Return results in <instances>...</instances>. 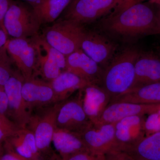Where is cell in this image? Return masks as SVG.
Segmentation results:
<instances>
[{
  "label": "cell",
  "mask_w": 160,
  "mask_h": 160,
  "mask_svg": "<svg viewBox=\"0 0 160 160\" xmlns=\"http://www.w3.org/2000/svg\"><path fill=\"white\" fill-rule=\"evenodd\" d=\"M156 14L151 7L142 3L116 13H109L101 20L102 28L107 32L123 37L153 34Z\"/></svg>",
  "instance_id": "obj_1"
},
{
  "label": "cell",
  "mask_w": 160,
  "mask_h": 160,
  "mask_svg": "<svg viewBox=\"0 0 160 160\" xmlns=\"http://www.w3.org/2000/svg\"><path fill=\"white\" fill-rule=\"evenodd\" d=\"M140 53L135 48H128L104 69L100 86L109 94L111 101L131 89L134 80L135 65Z\"/></svg>",
  "instance_id": "obj_2"
},
{
  "label": "cell",
  "mask_w": 160,
  "mask_h": 160,
  "mask_svg": "<svg viewBox=\"0 0 160 160\" xmlns=\"http://www.w3.org/2000/svg\"><path fill=\"white\" fill-rule=\"evenodd\" d=\"M85 31L82 25L62 18L46 28L41 37L50 46L66 56L81 49Z\"/></svg>",
  "instance_id": "obj_3"
},
{
  "label": "cell",
  "mask_w": 160,
  "mask_h": 160,
  "mask_svg": "<svg viewBox=\"0 0 160 160\" xmlns=\"http://www.w3.org/2000/svg\"><path fill=\"white\" fill-rule=\"evenodd\" d=\"M8 35L13 38H29L38 35L41 26L30 9L26 5L12 0L4 21Z\"/></svg>",
  "instance_id": "obj_4"
},
{
  "label": "cell",
  "mask_w": 160,
  "mask_h": 160,
  "mask_svg": "<svg viewBox=\"0 0 160 160\" xmlns=\"http://www.w3.org/2000/svg\"><path fill=\"white\" fill-rule=\"evenodd\" d=\"M123 0H75L66 9L62 18L82 25L109 14Z\"/></svg>",
  "instance_id": "obj_5"
},
{
  "label": "cell",
  "mask_w": 160,
  "mask_h": 160,
  "mask_svg": "<svg viewBox=\"0 0 160 160\" xmlns=\"http://www.w3.org/2000/svg\"><path fill=\"white\" fill-rule=\"evenodd\" d=\"M32 39L37 52L35 75L38 73L45 81L51 82L66 71V56L50 46L41 36H36Z\"/></svg>",
  "instance_id": "obj_6"
},
{
  "label": "cell",
  "mask_w": 160,
  "mask_h": 160,
  "mask_svg": "<svg viewBox=\"0 0 160 160\" xmlns=\"http://www.w3.org/2000/svg\"><path fill=\"white\" fill-rule=\"evenodd\" d=\"M81 90L77 97L61 102L57 114L56 127L80 134L92 124L83 109Z\"/></svg>",
  "instance_id": "obj_7"
},
{
  "label": "cell",
  "mask_w": 160,
  "mask_h": 160,
  "mask_svg": "<svg viewBox=\"0 0 160 160\" xmlns=\"http://www.w3.org/2000/svg\"><path fill=\"white\" fill-rule=\"evenodd\" d=\"M61 102L31 115L27 127L34 135L37 146L41 153L48 151L52 142L56 127L57 114Z\"/></svg>",
  "instance_id": "obj_8"
},
{
  "label": "cell",
  "mask_w": 160,
  "mask_h": 160,
  "mask_svg": "<svg viewBox=\"0 0 160 160\" xmlns=\"http://www.w3.org/2000/svg\"><path fill=\"white\" fill-rule=\"evenodd\" d=\"M23 81L19 72H15L4 86L8 100L7 114L20 129L27 128L31 115L22 93Z\"/></svg>",
  "instance_id": "obj_9"
},
{
  "label": "cell",
  "mask_w": 160,
  "mask_h": 160,
  "mask_svg": "<svg viewBox=\"0 0 160 160\" xmlns=\"http://www.w3.org/2000/svg\"><path fill=\"white\" fill-rule=\"evenodd\" d=\"M7 40L6 49L24 80L35 77L37 62L36 49L31 38Z\"/></svg>",
  "instance_id": "obj_10"
},
{
  "label": "cell",
  "mask_w": 160,
  "mask_h": 160,
  "mask_svg": "<svg viewBox=\"0 0 160 160\" xmlns=\"http://www.w3.org/2000/svg\"><path fill=\"white\" fill-rule=\"evenodd\" d=\"M115 123L92 124L78 134L90 152L104 156L116 148Z\"/></svg>",
  "instance_id": "obj_11"
},
{
  "label": "cell",
  "mask_w": 160,
  "mask_h": 160,
  "mask_svg": "<svg viewBox=\"0 0 160 160\" xmlns=\"http://www.w3.org/2000/svg\"><path fill=\"white\" fill-rule=\"evenodd\" d=\"M146 115L129 117L115 123V149L125 151L146 136Z\"/></svg>",
  "instance_id": "obj_12"
},
{
  "label": "cell",
  "mask_w": 160,
  "mask_h": 160,
  "mask_svg": "<svg viewBox=\"0 0 160 160\" xmlns=\"http://www.w3.org/2000/svg\"><path fill=\"white\" fill-rule=\"evenodd\" d=\"M66 71L91 84L100 86L104 70L80 49L66 56Z\"/></svg>",
  "instance_id": "obj_13"
},
{
  "label": "cell",
  "mask_w": 160,
  "mask_h": 160,
  "mask_svg": "<svg viewBox=\"0 0 160 160\" xmlns=\"http://www.w3.org/2000/svg\"><path fill=\"white\" fill-rule=\"evenodd\" d=\"M81 49L99 66L106 67L114 55L116 46L97 32L85 31Z\"/></svg>",
  "instance_id": "obj_14"
},
{
  "label": "cell",
  "mask_w": 160,
  "mask_h": 160,
  "mask_svg": "<svg viewBox=\"0 0 160 160\" xmlns=\"http://www.w3.org/2000/svg\"><path fill=\"white\" fill-rule=\"evenodd\" d=\"M160 109V104H140L128 102L110 103L97 122L93 124L115 123L129 117L148 115Z\"/></svg>",
  "instance_id": "obj_15"
},
{
  "label": "cell",
  "mask_w": 160,
  "mask_h": 160,
  "mask_svg": "<svg viewBox=\"0 0 160 160\" xmlns=\"http://www.w3.org/2000/svg\"><path fill=\"white\" fill-rule=\"evenodd\" d=\"M22 93L30 111L36 107L55 104L54 91L50 82L34 78L24 80Z\"/></svg>",
  "instance_id": "obj_16"
},
{
  "label": "cell",
  "mask_w": 160,
  "mask_h": 160,
  "mask_svg": "<svg viewBox=\"0 0 160 160\" xmlns=\"http://www.w3.org/2000/svg\"><path fill=\"white\" fill-rule=\"evenodd\" d=\"M81 90L83 109L92 123L95 124L110 104L111 98L99 85L91 84Z\"/></svg>",
  "instance_id": "obj_17"
},
{
  "label": "cell",
  "mask_w": 160,
  "mask_h": 160,
  "mask_svg": "<svg viewBox=\"0 0 160 160\" xmlns=\"http://www.w3.org/2000/svg\"><path fill=\"white\" fill-rule=\"evenodd\" d=\"M160 82V58L152 53H140L135 65L134 82L131 89Z\"/></svg>",
  "instance_id": "obj_18"
},
{
  "label": "cell",
  "mask_w": 160,
  "mask_h": 160,
  "mask_svg": "<svg viewBox=\"0 0 160 160\" xmlns=\"http://www.w3.org/2000/svg\"><path fill=\"white\" fill-rule=\"evenodd\" d=\"M5 147L30 160H42V153L37 146L33 132L28 128L18 129L6 140Z\"/></svg>",
  "instance_id": "obj_19"
},
{
  "label": "cell",
  "mask_w": 160,
  "mask_h": 160,
  "mask_svg": "<svg viewBox=\"0 0 160 160\" xmlns=\"http://www.w3.org/2000/svg\"><path fill=\"white\" fill-rule=\"evenodd\" d=\"M54 91L55 104L67 100L73 92L91 85L79 77L65 71L50 82Z\"/></svg>",
  "instance_id": "obj_20"
},
{
  "label": "cell",
  "mask_w": 160,
  "mask_h": 160,
  "mask_svg": "<svg viewBox=\"0 0 160 160\" xmlns=\"http://www.w3.org/2000/svg\"><path fill=\"white\" fill-rule=\"evenodd\" d=\"M52 142L58 154L62 158L68 157L81 152L89 151L77 133L56 127Z\"/></svg>",
  "instance_id": "obj_21"
},
{
  "label": "cell",
  "mask_w": 160,
  "mask_h": 160,
  "mask_svg": "<svg viewBox=\"0 0 160 160\" xmlns=\"http://www.w3.org/2000/svg\"><path fill=\"white\" fill-rule=\"evenodd\" d=\"M115 102L160 104V82L129 89L112 100L110 103Z\"/></svg>",
  "instance_id": "obj_22"
},
{
  "label": "cell",
  "mask_w": 160,
  "mask_h": 160,
  "mask_svg": "<svg viewBox=\"0 0 160 160\" xmlns=\"http://www.w3.org/2000/svg\"><path fill=\"white\" fill-rule=\"evenodd\" d=\"M138 160H160V131L146 136L125 151Z\"/></svg>",
  "instance_id": "obj_23"
},
{
  "label": "cell",
  "mask_w": 160,
  "mask_h": 160,
  "mask_svg": "<svg viewBox=\"0 0 160 160\" xmlns=\"http://www.w3.org/2000/svg\"><path fill=\"white\" fill-rule=\"evenodd\" d=\"M72 0H40L32 6L35 18L43 24L53 22L71 3Z\"/></svg>",
  "instance_id": "obj_24"
},
{
  "label": "cell",
  "mask_w": 160,
  "mask_h": 160,
  "mask_svg": "<svg viewBox=\"0 0 160 160\" xmlns=\"http://www.w3.org/2000/svg\"><path fill=\"white\" fill-rule=\"evenodd\" d=\"M12 60L6 45L0 48V85L4 86L15 72L12 68Z\"/></svg>",
  "instance_id": "obj_25"
},
{
  "label": "cell",
  "mask_w": 160,
  "mask_h": 160,
  "mask_svg": "<svg viewBox=\"0 0 160 160\" xmlns=\"http://www.w3.org/2000/svg\"><path fill=\"white\" fill-rule=\"evenodd\" d=\"M19 129L6 115L0 114V144L5 142Z\"/></svg>",
  "instance_id": "obj_26"
},
{
  "label": "cell",
  "mask_w": 160,
  "mask_h": 160,
  "mask_svg": "<svg viewBox=\"0 0 160 160\" xmlns=\"http://www.w3.org/2000/svg\"><path fill=\"white\" fill-rule=\"evenodd\" d=\"M146 135L160 131V109L148 115L145 123Z\"/></svg>",
  "instance_id": "obj_27"
},
{
  "label": "cell",
  "mask_w": 160,
  "mask_h": 160,
  "mask_svg": "<svg viewBox=\"0 0 160 160\" xmlns=\"http://www.w3.org/2000/svg\"><path fill=\"white\" fill-rule=\"evenodd\" d=\"M49 160H105L104 156L98 155L89 151L78 152L68 157L62 158L58 154H53Z\"/></svg>",
  "instance_id": "obj_28"
},
{
  "label": "cell",
  "mask_w": 160,
  "mask_h": 160,
  "mask_svg": "<svg viewBox=\"0 0 160 160\" xmlns=\"http://www.w3.org/2000/svg\"><path fill=\"white\" fill-rule=\"evenodd\" d=\"M105 160H137L126 152L114 149L104 155Z\"/></svg>",
  "instance_id": "obj_29"
},
{
  "label": "cell",
  "mask_w": 160,
  "mask_h": 160,
  "mask_svg": "<svg viewBox=\"0 0 160 160\" xmlns=\"http://www.w3.org/2000/svg\"><path fill=\"white\" fill-rule=\"evenodd\" d=\"M12 2V0H0V28L8 35L4 26V21L5 16Z\"/></svg>",
  "instance_id": "obj_30"
},
{
  "label": "cell",
  "mask_w": 160,
  "mask_h": 160,
  "mask_svg": "<svg viewBox=\"0 0 160 160\" xmlns=\"http://www.w3.org/2000/svg\"><path fill=\"white\" fill-rule=\"evenodd\" d=\"M145 1L146 0H123L110 13H117L132 6L142 3Z\"/></svg>",
  "instance_id": "obj_31"
},
{
  "label": "cell",
  "mask_w": 160,
  "mask_h": 160,
  "mask_svg": "<svg viewBox=\"0 0 160 160\" xmlns=\"http://www.w3.org/2000/svg\"><path fill=\"white\" fill-rule=\"evenodd\" d=\"M8 109V100L4 86L0 85V114L6 115Z\"/></svg>",
  "instance_id": "obj_32"
},
{
  "label": "cell",
  "mask_w": 160,
  "mask_h": 160,
  "mask_svg": "<svg viewBox=\"0 0 160 160\" xmlns=\"http://www.w3.org/2000/svg\"><path fill=\"white\" fill-rule=\"evenodd\" d=\"M5 148L6 152L3 153L1 156L0 160H30L18 154L10 148L7 147H5Z\"/></svg>",
  "instance_id": "obj_33"
},
{
  "label": "cell",
  "mask_w": 160,
  "mask_h": 160,
  "mask_svg": "<svg viewBox=\"0 0 160 160\" xmlns=\"http://www.w3.org/2000/svg\"><path fill=\"white\" fill-rule=\"evenodd\" d=\"M8 35L0 28V48L6 45L7 42Z\"/></svg>",
  "instance_id": "obj_34"
},
{
  "label": "cell",
  "mask_w": 160,
  "mask_h": 160,
  "mask_svg": "<svg viewBox=\"0 0 160 160\" xmlns=\"http://www.w3.org/2000/svg\"><path fill=\"white\" fill-rule=\"evenodd\" d=\"M160 34V8L157 14H156L155 26L153 33V34Z\"/></svg>",
  "instance_id": "obj_35"
},
{
  "label": "cell",
  "mask_w": 160,
  "mask_h": 160,
  "mask_svg": "<svg viewBox=\"0 0 160 160\" xmlns=\"http://www.w3.org/2000/svg\"><path fill=\"white\" fill-rule=\"evenodd\" d=\"M23 1H26L27 2L29 3L32 6H34L40 0H23Z\"/></svg>",
  "instance_id": "obj_36"
},
{
  "label": "cell",
  "mask_w": 160,
  "mask_h": 160,
  "mask_svg": "<svg viewBox=\"0 0 160 160\" xmlns=\"http://www.w3.org/2000/svg\"><path fill=\"white\" fill-rule=\"evenodd\" d=\"M149 2L160 6V0H149Z\"/></svg>",
  "instance_id": "obj_37"
},
{
  "label": "cell",
  "mask_w": 160,
  "mask_h": 160,
  "mask_svg": "<svg viewBox=\"0 0 160 160\" xmlns=\"http://www.w3.org/2000/svg\"><path fill=\"white\" fill-rule=\"evenodd\" d=\"M1 144H0V157L3 154V149L2 148V146H1Z\"/></svg>",
  "instance_id": "obj_38"
},
{
  "label": "cell",
  "mask_w": 160,
  "mask_h": 160,
  "mask_svg": "<svg viewBox=\"0 0 160 160\" xmlns=\"http://www.w3.org/2000/svg\"><path fill=\"white\" fill-rule=\"evenodd\" d=\"M75 1V0H72V1ZM71 1V2H72Z\"/></svg>",
  "instance_id": "obj_39"
},
{
  "label": "cell",
  "mask_w": 160,
  "mask_h": 160,
  "mask_svg": "<svg viewBox=\"0 0 160 160\" xmlns=\"http://www.w3.org/2000/svg\"></svg>",
  "instance_id": "obj_40"
}]
</instances>
